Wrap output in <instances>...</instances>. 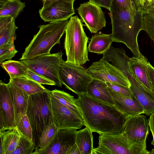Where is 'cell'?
Wrapping results in <instances>:
<instances>
[{"mask_svg":"<svg viewBox=\"0 0 154 154\" xmlns=\"http://www.w3.org/2000/svg\"><path fill=\"white\" fill-rule=\"evenodd\" d=\"M78 96L75 100L85 126L93 132L110 135L123 133L128 116L114 106L99 100L87 92Z\"/></svg>","mask_w":154,"mask_h":154,"instance_id":"6da1fadb","label":"cell"},{"mask_svg":"<svg viewBox=\"0 0 154 154\" xmlns=\"http://www.w3.org/2000/svg\"><path fill=\"white\" fill-rule=\"evenodd\" d=\"M109 11L113 42L124 44L134 56L144 58L140 51L137 41L138 34L142 30L141 11H121L112 2Z\"/></svg>","mask_w":154,"mask_h":154,"instance_id":"7a4b0ae2","label":"cell"},{"mask_svg":"<svg viewBox=\"0 0 154 154\" xmlns=\"http://www.w3.org/2000/svg\"><path fill=\"white\" fill-rule=\"evenodd\" d=\"M69 20H66L46 25H40L38 32L33 36L22 53L20 60L32 59L40 55L51 54L53 47L60 44Z\"/></svg>","mask_w":154,"mask_h":154,"instance_id":"3957f363","label":"cell"},{"mask_svg":"<svg viewBox=\"0 0 154 154\" xmlns=\"http://www.w3.org/2000/svg\"><path fill=\"white\" fill-rule=\"evenodd\" d=\"M82 21L77 16L70 18L65 29L64 43L66 62L81 66L89 61L87 45L89 38L84 31Z\"/></svg>","mask_w":154,"mask_h":154,"instance_id":"277c9868","label":"cell"},{"mask_svg":"<svg viewBox=\"0 0 154 154\" xmlns=\"http://www.w3.org/2000/svg\"><path fill=\"white\" fill-rule=\"evenodd\" d=\"M50 91L32 94L29 98L26 115L32 128L35 148L52 113L49 99Z\"/></svg>","mask_w":154,"mask_h":154,"instance_id":"5b68a950","label":"cell"},{"mask_svg":"<svg viewBox=\"0 0 154 154\" xmlns=\"http://www.w3.org/2000/svg\"><path fill=\"white\" fill-rule=\"evenodd\" d=\"M98 146L94 148L92 154H149L146 142L134 140L124 133L100 134Z\"/></svg>","mask_w":154,"mask_h":154,"instance_id":"8992f818","label":"cell"},{"mask_svg":"<svg viewBox=\"0 0 154 154\" xmlns=\"http://www.w3.org/2000/svg\"><path fill=\"white\" fill-rule=\"evenodd\" d=\"M60 79L65 87L77 95L87 92L93 78L82 66L67 63L62 60L59 67Z\"/></svg>","mask_w":154,"mask_h":154,"instance_id":"52a82bcc","label":"cell"},{"mask_svg":"<svg viewBox=\"0 0 154 154\" xmlns=\"http://www.w3.org/2000/svg\"><path fill=\"white\" fill-rule=\"evenodd\" d=\"M63 54L60 51L21 60L33 72L52 81L56 86L61 87L63 84L60 79L59 70Z\"/></svg>","mask_w":154,"mask_h":154,"instance_id":"ba28073f","label":"cell"},{"mask_svg":"<svg viewBox=\"0 0 154 154\" xmlns=\"http://www.w3.org/2000/svg\"><path fill=\"white\" fill-rule=\"evenodd\" d=\"M87 72L93 79L129 88L131 85L128 80L119 70L104 60L101 59L93 62L87 69Z\"/></svg>","mask_w":154,"mask_h":154,"instance_id":"9c48e42d","label":"cell"},{"mask_svg":"<svg viewBox=\"0 0 154 154\" xmlns=\"http://www.w3.org/2000/svg\"><path fill=\"white\" fill-rule=\"evenodd\" d=\"M50 91L49 99L51 111L59 129L74 128L77 129L85 126L83 120L62 104L51 94Z\"/></svg>","mask_w":154,"mask_h":154,"instance_id":"30bf717a","label":"cell"},{"mask_svg":"<svg viewBox=\"0 0 154 154\" xmlns=\"http://www.w3.org/2000/svg\"><path fill=\"white\" fill-rule=\"evenodd\" d=\"M77 10L82 21L91 33H96L105 26V15L99 6L89 1L81 4Z\"/></svg>","mask_w":154,"mask_h":154,"instance_id":"8fae6325","label":"cell"},{"mask_svg":"<svg viewBox=\"0 0 154 154\" xmlns=\"http://www.w3.org/2000/svg\"><path fill=\"white\" fill-rule=\"evenodd\" d=\"M77 129L63 128L58 129L51 143L38 154H67L75 143Z\"/></svg>","mask_w":154,"mask_h":154,"instance_id":"7c38bea8","label":"cell"},{"mask_svg":"<svg viewBox=\"0 0 154 154\" xmlns=\"http://www.w3.org/2000/svg\"><path fill=\"white\" fill-rule=\"evenodd\" d=\"M0 131L16 127L14 106L7 84L0 81Z\"/></svg>","mask_w":154,"mask_h":154,"instance_id":"4fadbf2b","label":"cell"},{"mask_svg":"<svg viewBox=\"0 0 154 154\" xmlns=\"http://www.w3.org/2000/svg\"><path fill=\"white\" fill-rule=\"evenodd\" d=\"M73 3L65 0L54 2L39 9L40 16L44 22L49 23L68 20L75 13Z\"/></svg>","mask_w":154,"mask_h":154,"instance_id":"5bb4252c","label":"cell"},{"mask_svg":"<svg viewBox=\"0 0 154 154\" xmlns=\"http://www.w3.org/2000/svg\"><path fill=\"white\" fill-rule=\"evenodd\" d=\"M148 120L141 114L128 116L123 133L130 138L141 142H146L149 134Z\"/></svg>","mask_w":154,"mask_h":154,"instance_id":"9a60e30c","label":"cell"},{"mask_svg":"<svg viewBox=\"0 0 154 154\" xmlns=\"http://www.w3.org/2000/svg\"><path fill=\"white\" fill-rule=\"evenodd\" d=\"M129 82L133 96L142 107L144 114L149 116L154 112V93L140 82L129 70L125 75Z\"/></svg>","mask_w":154,"mask_h":154,"instance_id":"2e32d148","label":"cell"},{"mask_svg":"<svg viewBox=\"0 0 154 154\" xmlns=\"http://www.w3.org/2000/svg\"><path fill=\"white\" fill-rule=\"evenodd\" d=\"M108 87L114 106L124 115L128 116L144 114L142 107L133 95L131 97L124 96Z\"/></svg>","mask_w":154,"mask_h":154,"instance_id":"e0dca14e","label":"cell"},{"mask_svg":"<svg viewBox=\"0 0 154 154\" xmlns=\"http://www.w3.org/2000/svg\"><path fill=\"white\" fill-rule=\"evenodd\" d=\"M146 57L140 59L133 56L128 61V69L131 74L144 86L153 93L152 82L149 73Z\"/></svg>","mask_w":154,"mask_h":154,"instance_id":"ac0fdd59","label":"cell"},{"mask_svg":"<svg viewBox=\"0 0 154 154\" xmlns=\"http://www.w3.org/2000/svg\"><path fill=\"white\" fill-rule=\"evenodd\" d=\"M14 106L16 127L23 116L26 114L29 96L23 90L9 82L7 83Z\"/></svg>","mask_w":154,"mask_h":154,"instance_id":"d6986e66","label":"cell"},{"mask_svg":"<svg viewBox=\"0 0 154 154\" xmlns=\"http://www.w3.org/2000/svg\"><path fill=\"white\" fill-rule=\"evenodd\" d=\"M22 136L16 127L0 131V154H11Z\"/></svg>","mask_w":154,"mask_h":154,"instance_id":"ffe728a7","label":"cell"},{"mask_svg":"<svg viewBox=\"0 0 154 154\" xmlns=\"http://www.w3.org/2000/svg\"><path fill=\"white\" fill-rule=\"evenodd\" d=\"M87 93L95 98L104 103L114 106L112 97L106 82L93 79L87 88Z\"/></svg>","mask_w":154,"mask_h":154,"instance_id":"44dd1931","label":"cell"},{"mask_svg":"<svg viewBox=\"0 0 154 154\" xmlns=\"http://www.w3.org/2000/svg\"><path fill=\"white\" fill-rule=\"evenodd\" d=\"M15 19L10 16L0 17V47L16 39L18 28Z\"/></svg>","mask_w":154,"mask_h":154,"instance_id":"7402d4cb","label":"cell"},{"mask_svg":"<svg viewBox=\"0 0 154 154\" xmlns=\"http://www.w3.org/2000/svg\"><path fill=\"white\" fill-rule=\"evenodd\" d=\"M113 42L111 34L99 32L92 35L88 47L89 52L103 54L110 48Z\"/></svg>","mask_w":154,"mask_h":154,"instance_id":"603a6c76","label":"cell"},{"mask_svg":"<svg viewBox=\"0 0 154 154\" xmlns=\"http://www.w3.org/2000/svg\"><path fill=\"white\" fill-rule=\"evenodd\" d=\"M58 129L51 113L48 124L41 135L34 154H38L39 152L46 148L53 141Z\"/></svg>","mask_w":154,"mask_h":154,"instance_id":"cb8c5ba5","label":"cell"},{"mask_svg":"<svg viewBox=\"0 0 154 154\" xmlns=\"http://www.w3.org/2000/svg\"><path fill=\"white\" fill-rule=\"evenodd\" d=\"M92 132L86 127L78 131L75 144L80 154H92L93 137Z\"/></svg>","mask_w":154,"mask_h":154,"instance_id":"d4e9b609","label":"cell"},{"mask_svg":"<svg viewBox=\"0 0 154 154\" xmlns=\"http://www.w3.org/2000/svg\"><path fill=\"white\" fill-rule=\"evenodd\" d=\"M9 82L18 88L23 90L29 96L35 93L47 92V89L41 84L32 79L25 77L10 79Z\"/></svg>","mask_w":154,"mask_h":154,"instance_id":"484cf974","label":"cell"},{"mask_svg":"<svg viewBox=\"0 0 154 154\" xmlns=\"http://www.w3.org/2000/svg\"><path fill=\"white\" fill-rule=\"evenodd\" d=\"M1 65L8 73L10 79L17 77L30 79L28 75V68L22 60H8L3 62Z\"/></svg>","mask_w":154,"mask_h":154,"instance_id":"4316f807","label":"cell"},{"mask_svg":"<svg viewBox=\"0 0 154 154\" xmlns=\"http://www.w3.org/2000/svg\"><path fill=\"white\" fill-rule=\"evenodd\" d=\"M25 7L20 0H0V17L10 16L15 19Z\"/></svg>","mask_w":154,"mask_h":154,"instance_id":"83f0119b","label":"cell"},{"mask_svg":"<svg viewBox=\"0 0 154 154\" xmlns=\"http://www.w3.org/2000/svg\"><path fill=\"white\" fill-rule=\"evenodd\" d=\"M50 92L62 104L69 109L83 120L81 110L77 105L73 96L63 91L56 89L50 91Z\"/></svg>","mask_w":154,"mask_h":154,"instance_id":"f1b7e54d","label":"cell"},{"mask_svg":"<svg viewBox=\"0 0 154 154\" xmlns=\"http://www.w3.org/2000/svg\"><path fill=\"white\" fill-rule=\"evenodd\" d=\"M140 11L142 30L154 42V8L143 7Z\"/></svg>","mask_w":154,"mask_h":154,"instance_id":"f546056e","label":"cell"},{"mask_svg":"<svg viewBox=\"0 0 154 154\" xmlns=\"http://www.w3.org/2000/svg\"><path fill=\"white\" fill-rule=\"evenodd\" d=\"M35 149L34 143L22 136L16 148L11 154H34Z\"/></svg>","mask_w":154,"mask_h":154,"instance_id":"4dcf8cb0","label":"cell"},{"mask_svg":"<svg viewBox=\"0 0 154 154\" xmlns=\"http://www.w3.org/2000/svg\"><path fill=\"white\" fill-rule=\"evenodd\" d=\"M16 127L23 136L31 142L33 143L32 128L26 114L23 116Z\"/></svg>","mask_w":154,"mask_h":154,"instance_id":"1f68e13d","label":"cell"},{"mask_svg":"<svg viewBox=\"0 0 154 154\" xmlns=\"http://www.w3.org/2000/svg\"><path fill=\"white\" fill-rule=\"evenodd\" d=\"M18 51L16 49L14 42H9L0 47V64L5 60H11Z\"/></svg>","mask_w":154,"mask_h":154,"instance_id":"d6a6232c","label":"cell"},{"mask_svg":"<svg viewBox=\"0 0 154 154\" xmlns=\"http://www.w3.org/2000/svg\"><path fill=\"white\" fill-rule=\"evenodd\" d=\"M27 72L28 76L30 79L41 84L55 85V83L52 81L33 72L29 68L28 69Z\"/></svg>","mask_w":154,"mask_h":154,"instance_id":"836d02e7","label":"cell"},{"mask_svg":"<svg viewBox=\"0 0 154 154\" xmlns=\"http://www.w3.org/2000/svg\"><path fill=\"white\" fill-rule=\"evenodd\" d=\"M116 5L121 11H137L132 0H112Z\"/></svg>","mask_w":154,"mask_h":154,"instance_id":"e575fe53","label":"cell"},{"mask_svg":"<svg viewBox=\"0 0 154 154\" xmlns=\"http://www.w3.org/2000/svg\"><path fill=\"white\" fill-rule=\"evenodd\" d=\"M106 83L107 86L113 91L122 95L126 97L133 96L131 91L129 87L115 83Z\"/></svg>","mask_w":154,"mask_h":154,"instance_id":"d590c367","label":"cell"},{"mask_svg":"<svg viewBox=\"0 0 154 154\" xmlns=\"http://www.w3.org/2000/svg\"><path fill=\"white\" fill-rule=\"evenodd\" d=\"M91 2L110 11L112 2V0H89Z\"/></svg>","mask_w":154,"mask_h":154,"instance_id":"8d00e7d4","label":"cell"},{"mask_svg":"<svg viewBox=\"0 0 154 154\" xmlns=\"http://www.w3.org/2000/svg\"><path fill=\"white\" fill-rule=\"evenodd\" d=\"M148 120L149 128L153 137L151 144L154 146V112L149 116Z\"/></svg>","mask_w":154,"mask_h":154,"instance_id":"74e56055","label":"cell"},{"mask_svg":"<svg viewBox=\"0 0 154 154\" xmlns=\"http://www.w3.org/2000/svg\"><path fill=\"white\" fill-rule=\"evenodd\" d=\"M147 68L149 73L152 82V85L154 93V67L148 62Z\"/></svg>","mask_w":154,"mask_h":154,"instance_id":"f35d334b","label":"cell"},{"mask_svg":"<svg viewBox=\"0 0 154 154\" xmlns=\"http://www.w3.org/2000/svg\"><path fill=\"white\" fill-rule=\"evenodd\" d=\"M43 3V7H46L52 3L60 0H65L74 2L75 0H41Z\"/></svg>","mask_w":154,"mask_h":154,"instance_id":"ab89813d","label":"cell"},{"mask_svg":"<svg viewBox=\"0 0 154 154\" xmlns=\"http://www.w3.org/2000/svg\"><path fill=\"white\" fill-rule=\"evenodd\" d=\"M137 10L140 11L143 7V0H132Z\"/></svg>","mask_w":154,"mask_h":154,"instance_id":"60d3db41","label":"cell"},{"mask_svg":"<svg viewBox=\"0 0 154 154\" xmlns=\"http://www.w3.org/2000/svg\"><path fill=\"white\" fill-rule=\"evenodd\" d=\"M80 154V152L75 143L68 152L67 154Z\"/></svg>","mask_w":154,"mask_h":154,"instance_id":"b9f144b4","label":"cell"},{"mask_svg":"<svg viewBox=\"0 0 154 154\" xmlns=\"http://www.w3.org/2000/svg\"><path fill=\"white\" fill-rule=\"evenodd\" d=\"M143 7H146L150 6L151 4V0H143Z\"/></svg>","mask_w":154,"mask_h":154,"instance_id":"7bdbcfd3","label":"cell"},{"mask_svg":"<svg viewBox=\"0 0 154 154\" xmlns=\"http://www.w3.org/2000/svg\"><path fill=\"white\" fill-rule=\"evenodd\" d=\"M151 8H154V0H151V4L150 6L148 7Z\"/></svg>","mask_w":154,"mask_h":154,"instance_id":"ee69618b","label":"cell"},{"mask_svg":"<svg viewBox=\"0 0 154 154\" xmlns=\"http://www.w3.org/2000/svg\"><path fill=\"white\" fill-rule=\"evenodd\" d=\"M149 154H154V148L149 151Z\"/></svg>","mask_w":154,"mask_h":154,"instance_id":"f6af8a7d","label":"cell"}]
</instances>
